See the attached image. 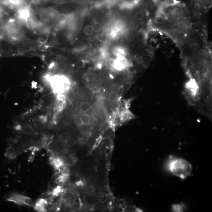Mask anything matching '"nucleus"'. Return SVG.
<instances>
[{
  "mask_svg": "<svg viewBox=\"0 0 212 212\" xmlns=\"http://www.w3.org/2000/svg\"><path fill=\"white\" fill-rule=\"evenodd\" d=\"M17 33V31L15 29L11 28L9 30L8 35L10 37H14L16 36Z\"/></svg>",
  "mask_w": 212,
  "mask_h": 212,
  "instance_id": "c85d7f7f",
  "label": "nucleus"
},
{
  "mask_svg": "<svg viewBox=\"0 0 212 212\" xmlns=\"http://www.w3.org/2000/svg\"><path fill=\"white\" fill-rule=\"evenodd\" d=\"M84 32L85 34L87 35L90 36L93 34L94 31L93 28H92V26L90 25H87L84 28Z\"/></svg>",
  "mask_w": 212,
  "mask_h": 212,
  "instance_id": "4468645a",
  "label": "nucleus"
},
{
  "mask_svg": "<svg viewBox=\"0 0 212 212\" xmlns=\"http://www.w3.org/2000/svg\"><path fill=\"white\" fill-rule=\"evenodd\" d=\"M176 39L179 44H184L187 42L188 40V36L186 32L180 31L176 34Z\"/></svg>",
  "mask_w": 212,
  "mask_h": 212,
  "instance_id": "20e7f679",
  "label": "nucleus"
},
{
  "mask_svg": "<svg viewBox=\"0 0 212 212\" xmlns=\"http://www.w3.org/2000/svg\"><path fill=\"white\" fill-rule=\"evenodd\" d=\"M98 85L99 83L98 80L94 78H91L87 82V86L91 89H96L98 87Z\"/></svg>",
  "mask_w": 212,
  "mask_h": 212,
  "instance_id": "9b49d317",
  "label": "nucleus"
},
{
  "mask_svg": "<svg viewBox=\"0 0 212 212\" xmlns=\"http://www.w3.org/2000/svg\"><path fill=\"white\" fill-rule=\"evenodd\" d=\"M51 13L47 11H44L41 12L40 14V17L41 19L44 21L48 20L51 17Z\"/></svg>",
  "mask_w": 212,
  "mask_h": 212,
  "instance_id": "f3484780",
  "label": "nucleus"
},
{
  "mask_svg": "<svg viewBox=\"0 0 212 212\" xmlns=\"http://www.w3.org/2000/svg\"><path fill=\"white\" fill-rule=\"evenodd\" d=\"M165 22V18L164 16L158 15L155 19V22L158 24H163Z\"/></svg>",
  "mask_w": 212,
  "mask_h": 212,
  "instance_id": "5701e85b",
  "label": "nucleus"
},
{
  "mask_svg": "<svg viewBox=\"0 0 212 212\" xmlns=\"http://www.w3.org/2000/svg\"><path fill=\"white\" fill-rule=\"evenodd\" d=\"M76 200L75 195L73 193L69 192L66 194L65 197L66 204L69 206H73Z\"/></svg>",
  "mask_w": 212,
  "mask_h": 212,
  "instance_id": "0eeeda50",
  "label": "nucleus"
},
{
  "mask_svg": "<svg viewBox=\"0 0 212 212\" xmlns=\"http://www.w3.org/2000/svg\"><path fill=\"white\" fill-rule=\"evenodd\" d=\"M7 200L13 202L20 206L25 205L33 207L35 205L33 200L30 197L16 193L11 194L7 198Z\"/></svg>",
  "mask_w": 212,
  "mask_h": 212,
  "instance_id": "f03ea898",
  "label": "nucleus"
},
{
  "mask_svg": "<svg viewBox=\"0 0 212 212\" xmlns=\"http://www.w3.org/2000/svg\"><path fill=\"white\" fill-rule=\"evenodd\" d=\"M81 118L82 119L83 125H88L90 123V116L88 114H87L86 113L82 114L81 116Z\"/></svg>",
  "mask_w": 212,
  "mask_h": 212,
  "instance_id": "2eb2a0df",
  "label": "nucleus"
},
{
  "mask_svg": "<svg viewBox=\"0 0 212 212\" xmlns=\"http://www.w3.org/2000/svg\"><path fill=\"white\" fill-rule=\"evenodd\" d=\"M68 19V17L67 15H65V14H61V15H60V17H59V21H60V23H62V24H64V23H66Z\"/></svg>",
  "mask_w": 212,
  "mask_h": 212,
  "instance_id": "b1692460",
  "label": "nucleus"
},
{
  "mask_svg": "<svg viewBox=\"0 0 212 212\" xmlns=\"http://www.w3.org/2000/svg\"><path fill=\"white\" fill-rule=\"evenodd\" d=\"M129 28L130 30L135 31L138 29V25L135 22H131L129 23Z\"/></svg>",
  "mask_w": 212,
  "mask_h": 212,
  "instance_id": "4be33fe9",
  "label": "nucleus"
},
{
  "mask_svg": "<svg viewBox=\"0 0 212 212\" xmlns=\"http://www.w3.org/2000/svg\"><path fill=\"white\" fill-rule=\"evenodd\" d=\"M34 155H32V156H31L30 157L29 160H30V161H32L33 160V159H34Z\"/></svg>",
  "mask_w": 212,
  "mask_h": 212,
  "instance_id": "c9c22d12",
  "label": "nucleus"
},
{
  "mask_svg": "<svg viewBox=\"0 0 212 212\" xmlns=\"http://www.w3.org/2000/svg\"><path fill=\"white\" fill-rule=\"evenodd\" d=\"M20 128H21V127L19 125H18L16 127V129H17V130H19L20 129Z\"/></svg>",
  "mask_w": 212,
  "mask_h": 212,
  "instance_id": "e433bc0d",
  "label": "nucleus"
},
{
  "mask_svg": "<svg viewBox=\"0 0 212 212\" xmlns=\"http://www.w3.org/2000/svg\"><path fill=\"white\" fill-rule=\"evenodd\" d=\"M114 1L117 5L122 6L125 4L127 0H114Z\"/></svg>",
  "mask_w": 212,
  "mask_h": 212,
  "instance_id": "473e14b6",
  "label": "nucleus"
},
{
  "mask_svg": "<svg viewBox=\"0 0 212 212\" xmlns=\"http://www.w3.org/2000/svg\"><path fill=\"white\" fill-rule=\"evenodd\" d=\"M186 206L183 204H173L172 210L173 212H183L186 210Z\"/></svg>",
  "mask_w": 212,
  "mask_h": 212,
  "instance_id": "9d476101",
  "label": "nucleus"
},
{
  "mask_svg": "<svg viewBox=\"0 0 212 212\" xmlns=\"http://www.w3.org/2000/svg\"><path fill=\"white\" fill-rule=\"evenodd\" d=\"M90 176L93 179H96L99 177V173L96 170H93L90 173Z\"/></svg>",
  "mask_w": 212,
  "mask_h": 212,
  "instance_id": "c756f323",
  "label": "nucleus"
},
{
  "mask_svg": "<svg viewBox=\"0 0 212 212\" xmlns=\"http://www.w3.org/2000/svg\"><path fill=\"white\" fill-rule=\"evenodd\" d=\"M125 39L128 42H132L135 39V35L132 32H128L126 35Z\"/></svg>",
  "mask_w": 212,
  "mask_h": 212,
  "instance_id": "6ab92c4d",
  "label": "nucleus"
},
{
  "mask_svg": "<svg viewBox=\"0 0 212 212\" xmlns=\"http://www.w3.org/2000/svg\"><path fill=\"white\" fill-rule=\"evenodd\" d=\"M9 29L6 27H3L0 29V33L3 36H6L8 35Z\"/></svg>",
  "mask_w": 212,
  "mask_h": 212,
  "instance_id": "393cba45",
  "label": "nucleus"
},
{
  "mask_svg": "<svg viewBox=\"0 0 212 212\" xmlns=\"http://www.w3.org/2000/svg\"><path fill=\"white\" fill-rule=\"evenodd\" d=\"M199 45L198 43L196 42H194L190 45V50L191 52H195L198 48Z\"/></svg>",
  "mask_w": 212,
  "mask_h": 212,
  "instance_id": "cd10ccee",
  "label": "nucleus"
},
{
  "mask_svg": "<svg viewBox=\"0 0 212 212\" xmlns=\"http://www.w3.org/2000/svg\"><path fill=\"white\" fill-rule=\"evenodd\" d=\"M90 108V105L87 102L82 103L80 106V110L83 112H86Z\"/></svg>",
  "mask_w": 212,
  "mask_h": 212,
  "instance_id": "dca6fc26",
  "label": "nucleus"
},
{
  "mask_svg": "<svg viewBox=\"0 0 212 212\" xmlns=\"http://www.w3.org/2000/svg\"><path fill=\"white\" fill-rule=\"evenodd\" d=\"M60 13L58 11L54 10L51 12V16L53 19H57L60 16Z\"/></svg>",
  "mask_w": 212,
  "mask_h": 212,
  "instance_id": "bb28decb",
  "label": "nucleus"
},
{
  "mask_svg": "<svg viewBox=\"0 0 212 212\" xmlns=\"http://www.w3.org/2000/svg\"><path fill=\"white\" fill-rule=\"evenodd\" d=\"M94 113V111L93 109H91V108H90V109L87 112L86 114H88V115L90 116H91L93 115Z\"/></svg>",
  "mask_w": 212,
  "mask_h": 212,
  "instance_id": "f704fd0d",
  "label": "nucleus"
},
{
  "mask_svg": "<svg viewBox=\"0 0 212 212\" xmlns=\"http://www.w3.org/2000/svg\"><path fill=\"white\" fill-rule=\"evenodd\" d=\"M51 164L56 169H59L64 164L63 161L59 157H52L50 159Z\"/></svg>",
  "mask_w": 212,
  "mask_h": 212,
  "instance_id": "423d86ee",
  "label": "nucleus"
},
{
  "mask_svg": "<svg viewBox=\"0 0 212 212\" xmlns=\"http://www.w3.org/2000/svg\"><path fill=\"white\" fill-rule=\"evenodd\" d=\"M202 60L200 57L195 56L192 59V64L195 69H199L202 64Z\"/></svg>",
  "mask_w": 212,
  "mask_h": 212,
  "instance_id": "6e6552de",
  "label": "nucleus"
},
{
  "mask_svg": "<svg viewBox=\"0 0 212 212\" xmlns=\"http://www.w3.org/2000/svg\"><path fill=\"white\" fill-rule=\"evenodd\" d=\"M166 166L170 173L182 179H186L192 170L191 164L182 158L171 157L168 159Z\"/></svg>",
  "mask_w": 212,
  "mask_h": 212,
  "instance_id": "f257e3e1",
  "label": "nucleus"
},
{
  "mask_svg": "<svg viewBox=\"0 0 212 212\" xmlns=\"http://www.w3.org/2000/svg\"><path fill=\"white\" fill-rule=\"evenodd\" d=\"M75 123L76 125L78 126V127H80V126H81L83 125L82 119H81V118H77L75 120Z\"/></svg>",
  "mask_w": 212,
  "mask_h": 212,
  "instance_id": "2f4dec72",
  "label": "nucleus"
},
{
  "mask_svg": "<svg viewBox=\"0 0 212 212\" xmlns=\"http://www.w3.org/2000/svg\"><path fill=\"white\" fill-rule=\"evenodd\" d=\"M170 16L175 20H179L183 16V12L181 9L178 8H175L172 10L170 12Z\"/></svg>",
  "mask_w": 212,
  "mask_h": 212,
  "instance_id": "39448f33",
  "label": "nucleus"
},
{
  "mask_svg": "<svg viewBox=\"0 0 212 212\" xmlns=\"http://www.w3.org/2000/svg\"><path fill=\"white\" fill-rule=\"evenodd\" d=\"M120 88L118 85L115 84L113 85L111 88V92L114 93H118L120 90Z\"/></svg>",
  "mask_w": 212,
  "mask_h": 212,
  "instance_id": "a878e982",
  "label": "nucleus"
},
{
  "mask_svg": "<svg viewBox=\"0 0 212 212\" xmlns=\"http://www.w3.org/2000/svg\"><path fill=\"white\" fill-rule=\"evenodd\" d=\"M109 100L112 102H114L118 99V96L116 93L111 92L109 96Z\"/></svg>",
  "mask_w": 212,
  "mask_h": 212,
  "instance_id": "412c9836",
  "label": "nucleus"
},
{
  "mask_svg": "<svg viewBox=\"0 0 212 212\" xmlns=\"http://www.w3.org/2000/svg\"><path fill=\"white\" fill-rule=\"evenodd\" d=\"M20 16L21 18L24 20H27L30 16V13L28 11L26 10H23L20 12Z\"/></svg>",
  "mask_w": 212,
  "mask_h": 212,
  "instance_id": "a211bd4d",
  "label": "nucleus"
},
{
  "mask_svg": "<svg viewBox=\"0 0 212 212\" xmlns=\"http://www.w3.org/2000/svg\"><path fill=\"white\" fill-rule=\"evenodd\" d=\"M47 204V202L44 199H39L35 204V209L38 212L46 211V206Z\"/></svg>",
  "mask_w": 212,
  "mask_h": 212,
  "instance_id": "7ed1b4c3",
  "label": "nucleus"
},
{
  "mask_svg": "<svg viewBox=\"0 0 212 212\" xmlns=\"http://www.w3.org/2000/svg\"><path fill=\"white\" fill-rule=\"evenodd\" d=\"M178 2L175 0H167L165 2V5L166 6H171L175 5Z\"/></svg>",
  "mask_w": 212,
  "mask_h": 212,
  "instance_id": "7c9ffc66",
  "label": "nucleus"
},
{
  "mask_svg": "<svg viewBox=\"0 0 212 212\" xmlns=\"http://www.w3.org/2000/svg\"><path fill=\"white\" fill-rule=\"evenodd\" d=\"M94 32L96 33H99L102 30L103 26L101 23L95 22L92 25Z\"/></svg>",
  "mask_w": 212,
  "mask_h": 212,
  "instance_id": "ddd939ff",
  "label": "nucleus"
},
{
  "mask_svg": "<svg viewBox=\"0 0 212 212\" xmlns=\"http://www.w3.org/2000/svg\"><path fill=\"white\" fill-rule=\"evenodd\" d=\"M135 17L138 21H141L145 18V14L141 11H138L136 13Z\"/></svg>",
  "mask_w": 212,
  "mask_h": 212,
  "instance_id": "aec40b11",
  "label": "nucleus"
},
{
  "mask_svg": "<svg viewBox=\"0 0 212 212\" xmlns=\"http://www.w3.org/2000/svg\"><path fill=\"white\" fill-rule=\"evenodd\" d=\"M125 63L123 59L119 58L116 60L114 62V66L116 69L118 70H121L125 67Z\"/></svg>",
  "mask_w": 212,
  "mask_h": 212,
  "instance_id": "f8f14e48",
  "label": "nucleus"
},
{
  "mask_svg": "<svg viewBox=\"0 0 212 212\" xmlns=\"http://www.w3.org/2000/svg\"><path fill=\"white\" fill-rule=\"evenodd\" d=\"M58 69H60V70H64L66 68L65 64L64 63H62V62L60 63L58 65Z\"/></svg>",
  "mask_w": 212,
  "mask_h": 212,
  "instance_id": "72a5a7b5",
  "label": "nucleus"
},
{
  "mask_svg": "<svg viewBox=\"0 0 212 212\" xmlns=\"http://www.w3.org/2000/svg\"><path fill=\"white\" fill-rule=\"evenodd\" d=\"M72 139V136L69 133L64 132L62 133L59 136V139L61 142L67 143L69 142Z\"/></svg>",
  "mask_w": 212,
  "mask_h": 212,
  "instance_id": "1a4fd4ad",
  "label": "nucleus"
}]
</instances>
